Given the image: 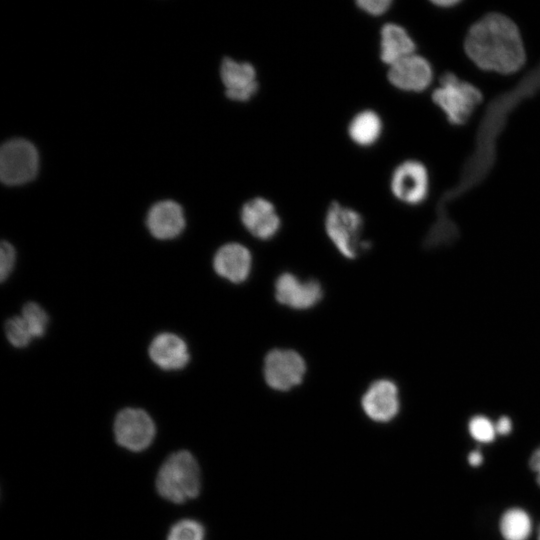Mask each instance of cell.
Here are the masks:
<instances>
[{"label":"cell","instance_id":"cell-18","mask_svg":"<svg viewBox=\"0 0 540 540\" xmlns=\"http://www.w3.org/2000/svg\"><path fill=\"white\" fill-rule=\"evenodd\" d=\"M383 120L380 114L371 108L357 111L347 124V136L350 141L362 148L375 145L383 133Z\"/></svg>","mask_w":540,"mask_h":540},{"label":"cell","instance_id":"cell-4","mask_svg":"<svg viewBox=\"0 0 540 540\" xmlns=\"http://www.w3.org/2000/svg\"><path fill=\"white\" fill-rule=\"evenodd\" d=\"M432 99L450 122L463 124L481 102L482 95L475 86L448 72L441 76L440 87L434 90Z\"/></svg>","mask_w":540,"mask_h":540},{"label":"cell","instance_id":"cell-20","mask_svg":"<svg viewBox=\"0 0 540 540\" xmlns=\"http://www.w3.org/2000/svg\"><path fill=\"white\" fill-rule=\"evenodd\" d=\"M204 526L194 519H181L168 531L166 540H204Z\"/></svg>","mask_w":540,"mask_h":540},{"label":"cell","instance_id":"cell-5","mask_svg":"<svg viewBox=\"0 0 540 540\" xmlns=\"http://www.w3.org/2000/svg\"><path fill=\"white\" fill-rule=\"evenodd\" d=\"M39 168L35 146L21 138L4 143L0 151V177L6 185H21L31 181Z\"/></svg>","mask_w":540,"mask_h":540},{"label":"cell","instance_id":"cell-27","mask_svg":"<svg viewBox=\"0 0 540 540\" xmlns=\"http://www.w3.org/2000/svg\"><path fill=\"white\" fill-rule=\"evenodd\" d=\"M529 466L536 474V481L540 485V447L532 453L529 460Z\"/></svg>","mask_w":540,"mask_h":540},{"label":"cell","instance_id":"cell-15","mask_svg":"<svg viewBox=\"0 0 540 540\" xmlns=\"http://www.w3.org/2000/svg\"><path fill=\"white\" fill-rule=\"evenodd\" d=\"M150 233L157 239L167 240L178 236L185 226L181 206L171 200H164L153 205L146 219Z\"/></svg>","mask_w":540,"mask_h":540},{"label":"cell","instance_id":"cell-9","mask_svg":"<svg viewBox=\"0 0 540 540\" xmlns=\"http://www.w3.org/2000/svg\"><path fill=\"white\" fill-rule=\"evenodd\" d=\"M428 173L417 160H405L392 171L389 187L392 195L408 205L421 203L428 193Z\"/></svg>","mask_w":540,"mask_h":540},{"label":"cell","instance_id":"cell-1","mask_svg":"<svg viewBox=\"0 0 540 540\" xmlns=\"http://www.w3.org/2000/svg\"><path fill=\"white\" fill-rule=\"evenodd\" d=\"M465 51L481 69L510 74L525 62V51L519 30L508 17L490 13L469 29Z\"/></svg>","mask_w":540,"mask_h":540},{"label":"cell","instance_id":"cell-3","mask_svg":"<svg viewBox=\"0 0 540 540\" xmlns=\"http://www.w3.org/2000/svg\"><path fill=\"white\" fill-rule=\"evenodd\" d=\"M324 227L331 242L345 258L355 259L370 248V243L362 239L363 217L349 206L332 201L326 210Z\"/></svg>","mask_w":540,"mask_h":540},{"label":"cell","instance_id":"cell-25","mask_svg":"<svg viewBox=\"0 0 540 540\" xmlns=\"http://www.w3.org/2000/svg\"><path fill=\"white\" fill-rule=\"evenodd\" d=\"M0 255V278L1 281H4L14 267L16 259L15 249L9 242L2 241Z\"/></svg>","mask_w":540,"mask_h":540},{"label":"cell","instance_id":"cell-19","mask_svg":"<svg viewBox=\"0 0 540 540\" xmlns=\"http://www.w3.org/2000/svg\"><path fill=\"white\" fill-rule=\"evenodd\" d=\"M499 529L505 540H527L532 532V521L525 510L510 508L502 514Z\"/></svg>","mask_w":540,"mask_h":540},{"label":"cell","instance_id":"cell-2","mask_svg":"<svg viewBox=\"0 0 540 540\" xmlns=\"http://www.w3.org/2000/svg\"><path fill=\"white\" fill-rule=\"evenodd\" d=\"M155 487L162 498L175 504L196 498L200 493L201 473L192 453L179 450L170 454L157 472Z\"/></svg>","mask_w":540,"mask_h":540},{"label":"cell","instance_id":"cell-16","mask_svg":"<svg viewBox=\"0 0 540 540\" xmlns=\"http://www.w3.org/2000/svg\"><path fill=\"white\" fill-rule=\"evenodd\" d=\"M416 45L408 31L398 23L386 22L379 30V58L388 67L415 53Z\"/></svg>","mask_w":540,"mask_h":540},{"label":"cell","instance_id":"cell-8","mask_svg":"<svg viewBox=\"0 0 540 540\" xmlns=\"http://www.w3.org/2000/svg\"><path fill=\"white\" fill-rule=\"evenodd\" d=\"M219 74L225 95L231 101L248 102L260 89L257 69L249 61L224 57L220 63Z\"/></svg>","mask_w":540,"mask_h":540},{"label":"cell","instance_id":"cell-23","mask_svg":"<svg viewBox=\"0 0 540 540\" xmlns=\"http://www.w3.org/2000/svg\"><path fill=\"white\" fill-rule=\"evenodd\" d=\"M468 429L471 437L480 443L494 441L497 434L495 424L483 415H477L471 418Z\"/></svg>","mask_w":540,"mask_h":540},{"label":"cell","instance_id":"cell-26","mask_svg":"<svg viewBox=\"0 0 540 540\" xmlns=\"http://www.w3.org/2000/svg\"><path fill=\"white\" fill-rule=\"evenodd\" d=\"M496 433L499 435H507L512 430V421L507 416L500 417L495 423Z\"/></svg>","mask_w":540,"mask_h":540},{"label":"cell","instance_id":"cell-13","mask_svg":"<svg viewBox=\"0 0 540 540\" xmlns=\"http://www.w3.org/2000/svg\"><path fill=\"white\" fill-rule=\"evenodd\" d=\"M361 406L371 420L389 422L398 414L400 408L396 384L388 379L372 382L362 396Z\"/></svg>","mask_w":540,"mask_h":540},{"label":"cell","instance_id":"cell-14","mask_svg":"<svg viewBox=\"0 0 540 540\" xmlns=\"http://www.w3.org/2000/svg\"><path fill=\"white\" fill-rule=\"evenodd\" d=\"M215 272L222 278L240 284L246 281L252 268L250 251L240 243H227L220 247L213 259Z\"/></svg>","mask_w":540,"mask_h":540},{"label":"cell","instance_id":"cell-24","mask_svg":"<svg viewBox=\"0 0 540 540\" xmlns=\"http://www.w3.org/2000/svg\"><path fill=\"white\" fill-rule=\"evenodd\" d=\"M356 7L365 13L366 15L372 17H380L386 14L391 6L393 1L391 0H357L355 2Z\"/></svg>","mask_w":540,"mask_h":540},{"label":"cell","instance_id":"cell-12","mask_svg":"<svg viewBox=\"0 0 540 540\" xmlns=\"http://www.w3.org/2000/svg\"><path fill=\"white\" fill-rule=\"evenodd\" d=\"M430 63L421 55L411 54L388 67L387 80L395 88L406 92H421L431 83Z\"/></svg>","mask_w":540,"mask_h":540},{"label":"cell","instance_id":"cell-29","mask_svg":"<svg viewBox=\"0 0 540 540\" xmlns=\"http://www.w3.org/2000/svg\"><path fill=\"white\" fill-rule=\"evenodd\" d=\"M435 5L437 6H441V7H449V6H453L455 4L458 3V1H455V0H440V1H434L433 2Z\"/></svg>","mask_w":540,"mask_h":540},{"label":"cell","instance_id":"cell-28","mask_svg":"<svg viewBox=\"0 0 540 540\" xmlns=\"http://www.w3.org/2000/svg\"><path fill=\"white\" fill-rule=\"evenodd\" d=\"M468 462L472 467L480 466L483 462V455L479 450H473L468 455Z\"/></svg>","mask_w":540,"mask_h":540},{"label":"cell","instance_id":"cell-22","mask_svg":"<svg viewBox=\"0 0 540 540\" xmlns=\"http://www.w3.org/2000/svg\"><path fill=\"white\" fill-rule=\"evenodd\" d=\"M5 333L9 342L18 348L27 346L34 338L22 316H15L7 320Z\"/></svg>","mask_w":540,"mask_h":540},{"label":"cell","instance_id":"cell-17","mask_svg":"<svg viewBox=\"0 0 540 540\" xmlns=\"http://www.w3.org/2000/svg\"><path fill=\"white\" fill-rule=\"evenodd\" d=\"M151 360L164 370H177L185 367L190 355L183 339L171 333L156 336L149 347Z\"/></svg>","mask_w":540,"mask_h":540},{"label":"cell","instance_id":"cell-10","mask_svg":"<svg viewBox=\"0 0 540 540\" xmlns=\"http://www.w3.org/2000/svg\"><path fill=\"white\" fill-rule=\"evenodd\" d=\"M274 287L278 303L295 310L310 309L323 298V289L318 280L302 281L290 272L279 275Z\"/></svg>","mask_w":540,"mask_h":540},{"label":"cell","instance_id":"cell-11","mask_svg":"<svg viewBox=\"0 0 540 540\" xmlns=\"http://www.w3.org/2000/svg\"><path fill=\"white\" fill-rule=\"evenodd\" d=\"M240 220L245 229L260 240L272 239L281 227L275 205L263 196L250 198L242 205Z\"/></svg>","mask_w":540,"mask_h":540},{"label":"cell","instance_id":"cell-30","mask_svg":"<svg viewBox=\"0 0 540 540\" xmlns=\"http://www.w3.org/2000/svg\"><path fill=\"white\" fill-rule=\"evenodd\" d=\"M537 539L540 540V525H539V528H538V533H537Z\"/></svg>","mask_w":540,"mask_h":540},{"label":"cell","instance_id":"cell-7","mask_svg":"<svg viewBox=\"0 0 540 540\" xmlns=\"http://www.w3.org/2000/svg\"><path fill=\"white\" fill-rule=\"evenodd\" d=\"M306 364L303 357L290 349H273L264 359V379L277 391H288L299 385L304 378Z\"/></svg>","mask_w":540,"mask_h":540},{"label":"cell","instance_id":"cell-21","mask_svg":"<svg viewBox=\"0 0 540 540\" xmlns=\"http://www.w3.org/2000/svg\"><path fill=\"white\" fill-rule=\"evenodd\" d=\"M21 316L33 337L44 335L48 325V316L40 305L34 302L26 303L23 306Z\"/></svg>","mask_w":540,"mask_h":540},{"label":"cell","instance_id":"cell-6","mask_svg":"<svg viewBox=\"0 0 540 540\" xmlns=\"http://www.w3.org/2000/svg\"><path fill=\"white\" fill-rule=\"evenodd\" d=\"M113 431L119 446L131 452H141L152 444L156 426L146 411L125 408L116 415Z\"/></svg>","mask_w":540,"mask_h":540}]
</instances>
